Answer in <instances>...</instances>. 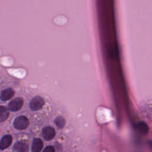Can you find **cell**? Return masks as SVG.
<instances>
[{
    "label": "cell",
    "instance_id": "cell-1",
    "mask_svg": "<svg viewBox=\"0 0 152 152\" xmlns=\"http://www.w3.org/2000/svg\"><path fill=\"white\" fill-rule=\"evenodd\" d=\"M29 124V121L27 118L25 116H18L15 118L13 122V125L15 128L19 130L26 129Z\"/></svg>",
    "mask_w": 152,
    "mask_h": 152
},
{
    "label": "cell",
    "instance_id": "cell-2",
    "mask_svg": "<svg viewBox=\"0 0 152 152\" xmlns=\"http://www.w3.org/2000/svg\"><path fill=\"white\" fill-rule=\"evenodd\" d=\"M44 104H45L44 99L42 97L37 96L31 99V100L30 102L29 106H30V108L32 110L36 111L41 109L43 106Z\"/></svg>",
    "mask_w": 152,
    "mask_h": 152
},
{
    "label": "cell",
    "instance_id": "cell-3",
    "mask_svg": "<svg viewBox=\"0 0 152 152\" xmlns=\"http://www.w3.org/2000/svg\"><path fill=\"white\" fill-rule=\"evenodd\" d=\"M23 105V100L20 97H16L11 101L8 104V109L12 112L20 110Z\"/></svg>",
    "mask_w": 152,
    "mask_h": 152
},
{
    "label": "cell",
    "instance_id": "cell-4",
    "mask_svg": "<svg viewBox=\"0 0 152 152\" xmlns=\"http://www.w3.org/2000/svg\"><path fill=\"white\" fill-rule=\"evenodd\" d=\"M42 135L45 140L50 141L54 138L55 135V130L52 126H45L42 129Z\"/></svg>",
    "mask_w": 152,
    "mask_h": 152
},
{
    "label": "cell",
    "instance_id": "cell-5",
    "mask_svg": "<svg viewBox=\"0 0 152 152\" xmlns=\"http://www.w3.org/2000/svg\"><path fill=\"white\" fill-rule=\"evenodd\" d=\"M12 137L11 135H4L1 140L0 142V148L1 150H3L8 148L12 143Z\"/></svg>",
    "mask_w": 152,
    "mask_h": 152
},
{
    "label": "cell",
    "instance_id": "cell-6",
    "mask_svg": "<svg viewBox=\"0 0 152 152\" xmlns=\"http://www.w3.org/2000/svg\"><path fill=\"white\" fill-rule=\"evenodd\" d=\"M43 146V141L41 139L36 138L33 140L31 145V152H40Z\"/></svg>",
    "mask_w": 152,
    "mask_h": 152
},
{
    "label": "cell",
    "instance_id": "cell-7",
    "mask_svg": "<svg viewBox=\"0 0 152 152\" xmlns=\"http://www.w3.org/2000/svg\"><path fill=\"white\" fill-rule=\"evenodd\" d=\"M13 149L16 152H28V145L24 142L17 141L14 144Z\"/></svg>",
    "mask_w": 152,
    "mask_h": 152
},
{
    "label": "cell",
    "instance_id": "cell-8",
    "mask_svg": "<svg viewBox=\"0 0 152 152\" xmlns=\"http://www.w3.org/2000/svg\"><path fill=\"white\" fill-rule=\"evenodd\" d=\"M14 91L11 88H8L2 91L1 93V99L2 101H7L10 99L14 95Z\"/></svg>",
    "mask_w": 152,
    "mask_h": 152
},
{
    "label": "cell",
    "instance_id": "cell-9",
    "mask_svg": "<svg viewBox=\"0 0 152 152\" xmlns=\"http://www.w3.org/2000/svg\"><path fill=\"white\" fill-rule=\"evenodd\" d=\"M136 128L142 134H146L148 132V126L144 122H140L136 125Z\"/></svg>",
    "mask_w": 152,
    "mask_h": 152
},
{
    "label": "cell",
    "instance_id": "cell-10",
    "mask_svg": "<svg viewBox=\"0 0 152 152\" xmlns=\"http://www.w3.org/2000/svg\"><path fill=\"white\" fill-rule=\"evenodd\" d=\"M9 116V112H8L7 109L4 107L1 106L0 107V121L4 122L5 121Z\"/></svg>",
    "mask_w": 152,
    "mask_h": 152
},
{
    "label": "cell",
    "instance_id": "cell-11",
    "mask_svg": "<svg viewBox=\"0 0 152 152\" xmlns=\"http://www.w3.org/2000/svg\"><path fill=\"white\" fill-rule=\"evenodd\" d=\"M55 124L59 128H62L65 125V120L62 116H58L55 119Z\"/></svg>",
    "mask_w": 152,
    "mask_h": 152
},
{
    "label": "cell",
    "instance_id": "cell-12",
    "mask_svg": "<svg viewBox=\"0 0 152 152\" xmlns=\"http://www.w3.org/2000/svg\"><path fill=\"white\" fill-rule=\"evenodd\" d=\"M55 148L53 146L49 145L46 147L43 151V152H55Z\"/></svg>",
    "mask_w": 152,
    "mask_h": 152
},
{
    "label": "cell",
    "instance_id": "cell-13",
    "mask_svg": "<svg viewBox=\"0 0 152 152\" xmlns=\"http://www.w3.org/2000/svg\"><path fill=\"white\" fill-rule=\"evenodd\" d=\"M148 145H149L150 147L151 148V149L152 150V140H149L148 141Z\"/></svg>",
    "mask_w": 152,
    "mask_h": 152
}]
</instances>
